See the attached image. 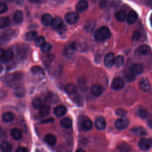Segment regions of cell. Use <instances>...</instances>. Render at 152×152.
Here are the masks:
<instances>
[{"label": "cell", "instance_id": "obj_1", "mask_svg": "<svg viewBox=\"0 0 152 152\" xmlns=\"http://www.w3.org/2000/svg\"><path fill=\"white\" fill-rule=\"evenodd\" d=\"M111 33L108 27L103 26L97 29L94 33V38L98 42H102L110 38Z\"/></svg>", "mask_w": 152, "mask_h": 152}, {"label": "cell", "instance_id": "obj_2", "mask_svg": "<svg viewBox=\"0 0 152 152\" xmlns=\"http://www.w3.org/2000/svg\"><path fill=\"white\" fill-rule=\"evenodd\" d=\"M23 74L21 72H14L7 77V83L10 86H19V83L22 79Z\"/></svg>", "mask_w": 152, "mask_h": 152}, {"label": "cell", "instance_id": "obj_3", "mask_svg": "<svg viewBox=\"0 0 152 152\" xmlns=\"http://www.w3.org/2000/svg\"><path fill=\"white\" fill-rule=\"evenodd\" d=\"M66 22L69 24L77 23L79 20V15L75 12H70L65 15Z\"/></svg>", "mask_w": 152, "mask_h": 152}, {"label": "cell", "instance_id": "obj_4", "mask_svg": "<svg viewBox=\"0 0 152 152\" xmlns=\"http://www.w3.org/2000/svg\"><path fill=\"white\" fill-rule=\"evenodd\" d=\"M138 146L142 150H148L152 146V141L150 139L142 138L139 141Z\"/></svg>", "mask_w": 152, "mask_h": 152}, {"label": "cell", "instance_id": "obj_5", "mask_svg": "<svg viewBox=\"0 0 152 152\" xmlns=\"http://www.w3.org/2000/svg\"><path fill=\"white\" fill-rule=\"evenodd\" d=\"M115 127L118 129H124L129 125V120L124 117L118 118L115 122Z\"/></svg>", "mask_w": 152, "mask_h": 152}, {"label": "cell", "instance_id": "obj_6", "mask_svg": "<svg viewBox=\"0 0 152 152\" xmlns=\"http://www.w3.org/2000/svg\"><path fill=\"white\" fill-rule=\"evenodd\" d=\"M125 86L124 80L121 77L115 78L112 83V88L114 90H119L122 89Z\"/></svg>", "mask_w": 152, "mask_h": 152}, {"label": "cell", "instance_id": "obj_7", "mask_svg": "<svg viewBox=\"0 0 152 152\" xmlns=\"http://www.w3.org/2000/svg\"><path fill=\"white\" fill-rule=\"evenodd\" d=\"M115 55L113 52H109L104 57V65L106 68H111L114 65Z\"/></svg>", "mask_w": 152, "mask_h": 152}, {"label": "cell", "instance_id": "obj_8", "mask_svg": "<svg viewBox=\"0 0 152 152\" xmlns=\"http://www.w3.org/2000/svg\"><path fill=\"white\" fill-rule=\"evenodd\" d=\"M139 87L141 91L145 93L148 92L151 89V85L147 78L141 79L139 83Z\"/></svg>", "mask_w": 152, "mask_h": 152}, {"label": "cell", "instance_id": "obj_9", "mask_svg": "<svg viewBox=\"0 0 152 152\" xmlns=\"http://www.w3.org/2000/svg\"><path fill=\"white\" fill-rule=\"evenodd\" d=\"M95 126L98 130H103L106 128V122L105 119L102 116H99L96 119Z\"/></svg>", "mask_w": 152, "mask_h": 152}, {"label": "cell", "instance_id": "obj_10", "mask_svg": "<svg viewBox=\"0 0 152 152\" xmlns=\"http://www.w3.org/2000/svg\"><path fill=\"white\" fill-rule=\"evenodd\" d=\"M66 112H67V109L64 105H58L56 107H55L53 110L54 114L58 117H61L64 116V115H65Z\"/></svg>", "mask_w": 152, "mask_h": 152}, {"label": "cell", "instance_id": "obj_11", "mask_svg": "<svg viewBox=\"0 0 152 152\" xmlns=\"http://www.w3.org/2000/svg\"><path fill=\"white\" fill-rule=\"evenodd\" d=\"M150 47L147 45H142L138 47L135 50V53L138 55H144L148 53L150 51Z\"/></svg>", "mask_w": 152, "mask_h": 152}, {"label": "cell", "instance_id": "obj_12", "mask_svg": "<svg viewBox=\"0 0 152 152\" xmlns=\"http://www.w3.org/2000/svg\"><path fill=\"white\" fill-rule=\"evenodd\" d=\"M88 8V2L86 0H79L76 5V10L79 12H83Z\"/></svg>", "mask_w": 152, "mask_h": 152}, {"label": "cell", "instance_id": "obj_13", "mask_svg": "<svg viewBox=\"0 0 152 152\" xmlns=\"http://www.w3.org/2000/svg\"><path fill=\"white\" fill-rule=\"evenodd\" d=\"M129 71L135 75H139L140 74L142 71V67L140 64L135 63L132 64L129 67Z\"/></svg>", "mask_w": 152, "mask_h": 152}, {"label": "cell", "instance_id": "obj_14", "mask_svg": "<svg viewBox=\"0 0 152 152\" xmlns=\"http://www.w3.org/2000/svg\"><path fill=\"white\" fill-rule=\"evenodd\" d=\"M77 49V45L75 43H72L69 45L64 50V55L65 56H69L72 55L75 50Z\"/></svg>", "mask_w": 152, "mask_h": 152}, {"label": "cell", "instance_id": "obj_15", "mask_svg": "<svg viewBox=\"0 0 152 152\" xmlns=\"http://www.w3.org/2000/svg\"><path fill=\"white\" fill-rule=\"evenodd\" d=\"M135 113L138 117L141 119H145L147 116L148 112L146 109H145L144 107L142 106H138L135 109Z\"/></svg>", "mask_w": 152, "mask_h": 152}, {"label": "cell", "instance_id": "obj_16", "mask_svg": "<svg viewBox=\"0 0 152 152\" xmlns=\"http://www.w3.org/2000/svg\"><path fill=\"white\" fill-rule=\"evenodd\" d=\"M15 115L14 114L11 112H7L4 113L2 115L1 118L3 122L5 123H10L14 119Z\"/></svg>", "mask_w": 152, "mask_h": 152}, {"label": "cell", "instance_id": "obj_17", "mask_svg": "<svg viewBox=\"0 0 152 152\" xmlns=\"http://www.w3.org/2000/svg\"><path fill=\"white\" fill-rule=\"evenodd\" d=\"M81 129L84 131H88L91 129L93 127L92 121L89 119H86L83 120L81 124Z\"/></svg>", "mask_w": 152, "mask_h": 152}, {"label": "cell", "instance_id": "obj_18", "mask_svg": "<svg viewBox=\"0 0 152 152\" xmlns=\"http://www.w3.org/2000/svg\"><path fill=\"white\" fill-rule=\"evenodd\" d=\"M53 19L52 16L49 14H45L41 18V21L43 25L45 26H49L52 24Z\"/></svg>", "mask_w": 152, "mask_h": 152}, {"label": "cell", "instance_id": "obj_19", "mask_svg": "<svg viewBox=\"0 0 152 152\" xmlns=\"http://www.w3.org/2000/svg\"><path fill=\"white\" fill-rule=\"evenodd\" d=\"M65 91L69 95H74L77 93V87L74 84H68L65 87Z\"/></svg>", "mask_w": 152, "mask_h": 152}, {"label": "cell", "instance_id": "obj_20", "mask_svg": "<svg viewBox=\"0 0 152 152\" xmlns=\"http://www.w3.org/2000/svg\"><path fill=\"white\" fill-rule=\"evenodd\" d=\"M23 17H24V15H23V11L21 10H17L14 14L13 20L15 23L20 24L22 23L23 20Z\"/></svg>", "mask_w": 152, "mask_h": 152}, {"label": "cell", "instance_id": "obj_21", "mask_svg": "<svg viewBox=\"0 0 152 152\" xmlns=\"http://www.w3.org/2000/svg\"><path fill=\"white\" fill-rule=\"evenodd\" d=\"M45 142L50 146H53L56 144V138L55 136L52 134H48L45 136Z\"/></svg>", "mask_w": 152, "mask_h": 152}, {"label": "cell", "instance_id": "obj_22", "mask_svg": "<svg viewBox=\"0 0 152 152\" xmlns=\"http://www.w3.org/2000/svg\"><path fill=\"white\" fill-rule=\"evenodd\" d=\"M103 87L99 84H96L93 85V87H91V93L95 96H100L103 93Z\"/></svg>", "mask_w": 152, "mask_h": 152}, {"label": "cell", "instance_id": "obj_23", "mask_svg": "<svg viewBox=\"0 0 152 152\" xmlns=\"http://www.w3.org/2000/svg\"><path fill=\"white\" fill-rule=\"evenodd\" d=\"M10 134H11L12 138L15 140H20L22 137L21 131L17 128H12L10 131Z\"/></svg>", "mask_w": 152, "mask_h": 152}, {"label": "cell", "instance_id": "obj_24", "mask_svg": "<svg viewBox=\"0 0 152 152\" xmlns=\"http://www.w3.org/2000/svg\"><path fill=\"white\" fill-rule=\"evenodd\" d=\"M63 24L62 19L60 17H56L53 19L52 23V27L54 29H58Z\"/></svg>", "mask_w": 152, "mask_h": 152}, {"label": "cell", "instance_id": "obj_25", "mask_svg": "<svg viewBox=\"0 0 152 152\" xmlns=\"http://www.w3.org/2000/svg\"><path fill=\"white\" fill-rule=\"evenodd\" d=\"M137 17H138V15H137V14L136 13V12H135L134 11H130L126 17V20H127L128 23L130 24H133L137 20Z\"/></svg>", "mask_w": 152, "mask_h": 152}, {"label": "cell", "instance_id": "obj_26", "mask_svg": "<svg viewBox=\"0 0 152 152\" xmlns=\"http://www.w3.org/2000/svg\"><path fill=\"white\" fill-rule=\"evenodd\" d=\"M132 131L134 134H135L136 135H138V136H144V135H147V132L145 130V129L142 127H140V126L135 127V128H132Z\"/></svg>", "mask_w": 152, "mask_h": 152}, {"label": "cell", "instance_id": "obj_27", "mask_svg": "<svg viewBox=\"0 0 152 152\" xmlns=\"http://www.w3.org/2000/svg\"><path fill=\"white\" fill-rule=\"evenodd\" d=\"M60 124L62 127L65 128H69L72 126V121L69 118L66 117L61 119Z\"/></svg>", "mask_w": 152, "mask_h": 152}, {"label": "cell", "instance_id": "obj_28", "mask_svg": "<svg viewBox=\"0 0 152 152\" xmlns=\"http://www.w3.org/2000/svg\"><path fill=\"white\" fill-rule=\"evenodd\" d=\"M37 37V33L35 31H30L27 32L24 36V39L27 41H33L35 40Z\"/></svg>", "mask_w": 152, "mask_h": 152}, {"label": "cell", "instance_id": "obj_29", "mask_svg": "<svg viewBox=\"0 0 152 152\" xmlns=\"http://www.w3.org/2000/svg\"><path fill=\"white\" fill-rule=\"evenodd\" d=\"M127 15L125 11L120 10L115 14V18L119 21H124L126 19Z\"/></svg>", "mask_w": 152, "mask_h": 152}, {"label": "cell", "instance_id": "obj_30", "mask_svg": "<svg viewBox=\"0 0 152 152\" xmlns=\"http://www.w3.org/2000/svg\"><path fill=\"white\" fill-rule=\"evenodd\" d=\"M0 147L3 152H11L12 150L11 145L7 141H3L0 145Z\"/></svg>", "mask_w": 152, "mask_h": 152}, {"label": "cell", "instance_id": "obj_31", "mask_svg": "<svg viewBox=\"0 0 152 152\" xmlns=\"http://www.w3.org/2000/svg\"><path fill=\"white\" fill-rule=\"evenodd\" d=\"M13 57H14L13 52L11 50H8L7 51H5L2 61H3L4 62H9L12 59Z\"/></svg>", "mask_w": 152, "mask_h": 152}, {"label": "cell", "instance_id": "obj_32", "mask_svg": "<svg viewBox=\"0 0 152 152\" xmlns=\"http://www.w3.org/2000/svg\"><path fill=\"white\" fill-rule=\"evenodd\" d=\"M26 89L24 87L19 86L16 87L15 90V95L18 97H22L26 94Z\"/></svg>", "mask_w": 152, "mask_h": 152}, {"label": "cell", "instance_id": "obj_33", "mask_svg": "<svg viewBox=\"0 0 152 152\" xmlns=\"http://www.w3.org/2000/svg\"><path fill=\"white\" fill-rule=\"evenodd\" d=\"M124 62V58L122 55H119L115 58L114 65L116 68L121 67L123 65Z\"/></svg>", "mask_w": 152, "mask_h": 152}, {"label": "cell", "instance_id": "obj_34", "mask_svg": "<svg viewBox=\"0 0 152 152\" xmlns=\"http://www.w3.org/2000/svg\"><path fill=\"white\" fill-rule=\"evenodd\" d=\"M32 105L34 109H40L43 106L42 100L39 97L34 98L32 101Z\"/></svg>", "mask_w": 152, "mask_h": 152}, {"label": "cell", "instance_id": "obj_35", "mask_svg": "<svg viewBox=\"0 0 152 152\" xmlns=\"http://www.w3.org/2000/svg\"><path fill=\"white\" fill-rule=\"evenodd\" d=\"M118 148L121 152H129L131 149V147L126 142H122L119 145Z\"/></svg>", "mask_w": 152, "mask_h": 152}, {"label": "cell", "instance_id": "obj_36", "mask_svg": "<svg viewBox=\"0 0 152 152\" xmlns=\"http://www.w3.org/2000/svg\"><path fill=\"white\" fill-rule=\"evenodd\" d=\"M10 20L8 17H4L0 18V28H4L9 25Z\"/></svg>", "mask_w": 152, "mask_h": 152}, {"label": "cell", "instance_id": "obj_37", "mask_svg": "<svg viewBox=\"0 0 152 152\" xmlns=\"http://www.w3.org/2000/svg\"><path fill=\"white\" fill-rule=\"evenodd\" d=\"M50 110V107L48 105H44L42 106V107L40 109V115L41 116H45L47 115Z\"/></svg>", "mask_w": 152, "mask_h": 152}, {"label": "cell", "instance_id": "obj_38", "mask_svg": "<svg viewBox=\"0 0 152 152\" xmlns=\"http://www.w3.org/2000/svg\"><path fill=\"white\" fill-rule=\"evenodd\" d=\"M45 43V38L43 36L37 37L35 40V45L37 47H41Z\"/></svg>", "mask_w": 152, "mask_h": 152}, {"label": "cell", "instance_id": "obj_39", "mask_svg": "<svg viewBox=\"0 0 152 152\" xmlns=\"http://www.w3.org/2000/svg\"><path fill=\"white\" fill-rule=\"evenodd\" d=\"M94 26H95V23L94 21H88L86 25H85V27H84V28L85 30L88 31V32H90V31H91L94 27Z\"/></svg>", "mask_w": 152, "mask_h": 152}, {"label": "cell", "instance_id": "obj_40", "mask_svg": "<svg viewBox=\"0 0 152 152\" xmlns=\"http://www.w3.org/2000/svg\"><path fill=\"white\" fill-rule=\"evenodd\" d=\"M52 49L51 44L49 43H45L41 46V50L43 53L49 52Z\"/></svg>", "mask_w": 152, "mask_h": 152}, {"label": "cell", "instance_id": "obj_41", "mask_svg": "<svg viewBox=\"0 0 152 152\" xmlns=\"http://www.w3.org/2000/svg\"><path fill=\"white\" fill-rule=\"evenodd\" d=\"M125 77L128 81L130 82V81H132L135 80V75L134 74H133L130 71H129L125 72Z\"/></svg>", "mask_w": 152, "mask_h": 152}, {"label": "cell", "instance_id": "obj_42", "mask_svg": "<svg viewBox=\"0 0 152 152\" xmlns=\"http://www.w3.org/2000/svg\"><path fill=\"white\" fill-rule=\"evenodd\" d=\"M115 114L117 116H119L121 118H123V117H124L126 115L127 112H126V110L125 109L119 108V109H117L115 110Z\"/></svg>", "mask_w": 152, "mask_h": 152}, {"label": "cell", "instance_id": "obj_43", "mask_svg": "<svg viewBox=\"0 0 152 152\" xmlns=\"http://www.w3.org/2000/svg\"><path fill=\"white\" fill-rule=\"evenodd\" d=\"M31 71L33 74H43V69L39 66H33L31 68Z\"/></svg>", "mask_w": 152, "mask_h": 152}, {"label": "cell", "instance_id": "obj_44", "mask_svg": "<svg viewBox=\"0 0 152 152\" xmlns=\"http://www.w3.org/2000/svg\"><path fill=\"white\" fill-rule=\"evenodd\" d=\"M141 37V34L138 31H135L132 34V39L134 41H138Z\"/></svg>", "mask_w": 152, "mask_h": 152}, {"label": "cell", "instance_id": "obj_45", "mask_svg": "<svg viewBox=\"0 0 152 152\" xmlns=\"http://www.w3.org/2000/svg\"><path fill=\"white\" fill-rule=\"evenodd\" d=\"M8 10L7 5L3 2H0V14L5 12Z\"/></svg>", "mask_w": 152, "mask_h": 152}, {"label": "cell", "instance_id": "obj_46", "mask_svg": "<svg viewBox=\"0 0 152 152\" xmlns=\"http://www.w3.org/2000/svg\"><path fill=\"white\" fill-rule=\"evenodd\" d=\"M58 33L59 34H64V33L66 32V26L65 25H64V24L58 28L56 30Z\"/></svg>", "mask_w": 152, "mask_h": 152}, {"label": "cell", "instance_id": "obj_47", "mask_svg": "<svg viewBox=\"0 0 152 152\" xmlns=\"http://www.w3.org/2000/svg\"><path fill=\"white\" fill-rule=\"evenodd\" d=\"M54 59V56L52 54H48V55L45 57V62H48V63H50L52 61H53Z\"/></svg>", "mask_w": 152, "mask_h": 152}, {"label": "cell", "instance_id": "obj_48", "mask_svg": "<svg viewBox=\"0 0 152 152\" xmlns=\"http://www.w3.org/2000/svg\"><path fill=\"white\" fill-rule=\"evenodd\" d=\"M109 2V0H100L99 2V5L100 8H105Z\"/></svg>", "mask_w": 152, "mask_h": 152}, {"label": "cell", "instance_id": "obj_49", "mask_svg": "<svg viewBox=\"0 0 152 152\" xmlns=\"http://www.w3.org/2000/svg\"><path fill=\"white\" fill-rule=\"evenodd\" d=\"M16 152H29L28 150L24 147H18L17 150H16Z\"/></svg>", "mask_w": 152, "mask_h": 152}, {"label": "cell", "instance_id": "obj_50", "mask_svg": "<svg viewBox=\"0 0 152 152\" xmlns=\"http://www.w3.org/2000/svg\"><path fill=\"white\" fill-rule=\"evenodd\" d=\"M5 136V132L4 131L3 129H0V138H4Z\"/></svg>", "mask_w": 152, "mask_h": 152}, {"label": "cell", "instance_id": "obj_51", "mask_svg": "<svg viewBox=\"0 0 152 152\" xmlns=\"http://www.w3.org/2000/svg\"><path fill=\"white\" fill-rule=\"evenodd\" d=\"M4 53H5V51L2 49H0V60L2 59Z\"/></svg>", "mask_w": 152, "mask_h": 152}, {"label": "cell", "instance_id": "obj_52", "mask_svg": "<svg viewBox=\"0 0 152 152\" xmlns=\"http://www.w3.org/2000/svg\"><path fill=\"white\" fill-rule=\"evenodd\" d=\"M23 0H17V1H16V3L18 5L23 4Z\"/></svg>", "mask_w": 152, "mask_h": 152}, {"label": "cell", "instance_id": "obj_53", "mask_svg": "<svg viewBox=\"0 0 152 152\" xmlns=\"http://www.w3.org/2000/svg\"><path fill=\"white\" fill-rule=\"evenodd\" d=\"M75 152H86L84 150L81 149V148H79L78 150H77V151Z\"/></svg>", "mask_w": 152, "mask_h": 152}, {"label": "cell", "instance_id": "obj_54", "mask_svg": "<svg viewBox=\"0 0 152 152\" xmlns=\"http://www.w3.org/2000/svg\"><path fill=\"white\" fill-rule=\"evenodd\" d=\"M29 1L32 2H37L39 1V0H29Z\"/></svg>", "mask_w": 152, "mask_h": 152}, {"label": "cell", "instance_id": "obj_55", "mask_svg": "<svg viewBox=\"0 0 152 152\" xmlns=\"http://www.w3.org/2000/svg\"><path fill=\"white\" fill-rule=\"evenodd\" d=\"M1 69H2V68H1V67L0 66V72H1Z\"/></svg>", "mask_w": 152, "mask_h": 152}, {"label": "cell", "instance_id": "obj_56", "mask_svg": "<svg viewBox=\"0 0 152 152\" xmlns=\"http://www.w3.org/2000/svg\"><path fill=\"white\" fill-rule=\"evenodd\" d=\"M151 24H152V19H151Z\"/></svg>", "mask_w": 152, "mask_h": 152}]
</instances>
